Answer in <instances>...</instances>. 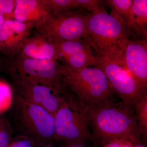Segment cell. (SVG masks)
I'll list each match as a JSON object with an SVG mask.
<instances>
[{"label": "cell", "instance_id": "obj_13", "mask_svg": "<svg viewBox=\"0 0 147 147\" xmlns=\"http://www.w3.org/2000/svg\"><path fill=\"white\" fill-rule=\"evenodd\" d=\"M18 56L23 58L60 61L59 50L55 42L46 35L38 32L27 38Z\"/></svg>", "mask_w": 147, "mask_h": 147}, {"label": "cell", "instance_id": "obj_25", "mask_svg": "<svg viewBox=\"0 0 147 147\" xmlns=\"http://www.w3.org/2000/svg\"><path fill=\"white\" fill-rule=\"evenodd\" d=\"M118 147H133V144L129 141L121 139Z\"/></svg>", "mask_w": 147, "mask_h": 147}, {"label": "cell", "instance_id": "obj_10", "mask_svg": "<svg viewBox=\"0 0 147 147\" xmlns=\"http://www.w3.org/2000/svg\"><path fill=\"white\" fill-rule=\"evenodd\" d=\"M63 65L73 69L95 66L97 59L89 43L84 38L54 41Z\"/></svg>", "mask_w": 147, "mask_h": 147}, {"label": "cell", "instance_id": "obj_27", "mask_svg": "<svg viewBox=\"0 0 147 147\" xmlns=\"http://www.w3.org/2000/svg\"><path fill=\"white\" fill-rule=\"evenodd\" d=\"M133 147H147L145 146V145L141 144V143H137V144H133Z\"/></svg>", "mask_w": 147, "mask_h": 147}, {"label": "cell", "instance_id": "obj_20", "mask_svg": "<svg viewBox=\"0 0 147 147\" xmlns=\"http://www.w3.org/2000/svg\"><path fill=\"white\" fill-rule=\"evenodd\" d=\"M99 2L96 0H76L77 8L89 11L92 15L103 11L99 6Z\"/></svg>", "mask_w": 147, "mask_h": 147}, {"label": "cell", "instance_id": "obj_19", "mask_svg": "<svg viewBox=\"0 0 147 147\" xmlns=\"http://www.w3.org/2000/svg\"><path fill=\"white\" fill-rule=\"evenodd\" d=\"M13 100L10 87L5 82L0 80V114L10 109Z\"/></svg>", "mask_w": 147, "mask_h": 147}, {"label": "cell", "instance_id": "obj_28", "mask_svg": "<svg viewBox=\"0 0 147 147\" xmlns=\"http://www.w3.org/2000/svg\"><path fill=\"white\" fill-rule=\"evenodd\" d=\"M53 142L52 143H48L47 144L44 145V146H42L40 147H55L54 146L53 144Z\"/></svg>", "mask_w": 147, "mask_h": 147}, {"label": "cell", "instance_id": "obj_26", "mask_svg": "<svg viewBox=\"0 0 147 147\" xmlns=\"http://www.w3.org/2000/svg\"><path fill=\"white\" fill-rule=\"evenodd\" d=\"M5 21V18L3 16L0 15V29L2 27Z\"/></svg>", "mask_w": 147, "mask_h": 147}, {"label": "cell", "instance_id": "obj_5", "mask_svg": "<svg viewBox=\"0 0 147 147\" xmlns=\"http://www.w3.org/2000/svg\"><path fill=\"white\" fill-rule=\"evenodd\" d=\"M54 141L65 145L87 144L93 141L90 130L88 106L66 90L63 100L55 113Z\"/></svg>", "mask_w": 147, "mask_h": 147}, {"label": "cell", "instance_id": "obj_7", "mask_svg": "<svg viewBox=\"0 0 147 147\" xmlns=\"http://www.w3.org/2000/svg\"><path fill=\"white\" fill-rule=\"evenodd\" d=\"M95 66L105 74L110 87L125 105H134L145 94L146 89L140 85L122 64L105 58L96 57Z\"/></svg>", "mask_w": 147, "mask_h": 147}, {"label": "cell", "instance_id": "obj_3", "mask_svg": "<svg viewBox=\"0 0 147 147\" xmlns=\"http://www.w3.org/2000/svg\"><path fill=\"white\" fill-rule=\"evenodd\" d=\"M11 127L12 134L23 136L40 147L54 141L55 117L44 108L25 100L17 94L13 97Z\"/></svg>", "mask_w": 147, "mask_h": 147}, {"label": "cell", "instance_id": "obj_15", "mask_svg": "<svg viewBox=\"0 0 147 147\" xmlns=\"http://www.w3.org/2000/svg\"><path fill=\"white\" fill-rule=\"evenodd\" d=\"M129 29V32L134 30L138 35L147 39V0H133Z\"/></svg>", "mask_w": 147, "mask_h": 147}, {"label": "cell", "instance_id": "obj_18", "mask_svg": "<svg viewBox=\"0 0 147 147\" xmlns=\"http://www.w3.org/2000/svg\"><path fill=\"white\" fill-rule=\"evenodd\" d=\"M134 112L141 136L146 140L147 137V94L135 104Z\"/></svg>", "mask_w": 147, "mask_h": 147}, {"label": "cell", "instance_id": "obj_16", "mask_svg": "<svg viewBox=\"0 0 147 147\" xmlns=\"http://www.w3.org/2000/svg\"><path fill=\"white\" fill-rule=\"evenodd\" d=\"M133 1V0H108L106 1L111 8L110 14L121 21L126 26L129 31L131 7Z\"/></svg>", "mask_w": 147, "mask_h": 147}, {"label": "cell", "instance_id": "obj_2", "mask_svg": "<svg viewBox=\"0 0 147 147\" xmlns=\"http://www.w3.org/2000/svg\"><path fill=\"white\" fill-rule=\"evenodd\" d=\"M129 33L121 21L103 11L94 15L89 14L84 38L96 57L106 58L124 65V53L130 40Z\"/></svg>", "mask_w": 147, "mask_h": 147}, {"label": "cell", "instance_id": "obj_9", "mask_svg": "<svg viewBox=\"0 0 147 147\" xmlns=\"http://www.w3.org/2000/svg\"><path fill=\"white\" fill-rule=\"evenodd\" d=\"M18 94L28 102L38 105L55 115L63 100L65 90L61 92L50 87L25 82H14Z\"/></svg>", "mask_w": 147, "mask_h": 147}, {"label": "cell", "instance_id": "obj_11", "mask_svg": "<svg viewBox=\"0 0 147 147\" xmlns=\"http://www.w3.org/2000/svg\"><path fill=\"white\" fill-rule=\"evenodd\" d=\"M33 28L32 23L5 19L0 29V51L12 59L18 56Z\"/></svg>", "mask_w": 147, "mask_h": 147}, {"label": "cell", "instance_id": "obj_4", "mask_svg": "<svg viewBox=\"0 0 147 147\" xmlns=\"http://www.w3.org/2000/svg\"><path fill=\"white\" fill-rule=\"evenodd\" d=\"M63 67L62 81L65 89L82 103L92 106L112 101L113 90L100 68Z\"/></svg>", "mask_w": 147, "mask_h": 147}, {"label": "cell", "instance_id": "obj_8", "mask_svg": "<svg viewBox=\"0 0 147 147\" xmlns=\"http://www.w3.org/2000/svg\"><path fill=\"white\" fill-rule=\"evenodd\" d=\"M84 9L51 15L36 28L37 32L47 35L52 41L84 38L86 33L89 13Z\"/></svg>", "mask_w": 147, "mask_h": 147}, {"label": "cell", "instance_id": "obj_21", "mask_svg": "<svg viewBox=\"0 0 147 147\" xmlns=\"http://www.w3.org/2000/svg\"><path fill=\"white\" fill-rule=\"evenodd\" d=\"M16 0H0V15L5 19L13 18Z\"/></svg>", "mask_w": 147, "mask_h": 147}, {"label": "cell", "instance_id": "obj_24", "mask_svg": "<svg viewBox=\"0 0 147 147\" xmlns=\"http://www.w3.org/2000/svg\"><path fill=\"white\" fill-rule=\"evenodd\" d=\"M62 147H95L93 146H89L87 144L83 143H73V144H68L65 145Z\"/></svg>", "mask_w": 147, "mask_h": 147}, {"label": "cell", "instance_id": "obj_17", "mask_svg": "<svg viewBox=\"0 0 147 147\" xmlns=\"http://www.w3.org/2000/svg\"><path fill=\"white\" fill-rule=\"evenodd\" d=\"M49 14L55 15L77 9L76 0H40Z\"/></svg>", "mask_w": 147, "mask_h": 147}, {"label": "cell", "instance_id": "obj_22", "mask_svg": "<svg viewBox=\"0 0 147 147\" xmlns=\"http://www.w3.org/2000/svg\"><path fill=\"white\" fill-rule=\"evenodd\" d=\"M8 147H36V145L30 138L18 136L12 138Z\"/></svg>", "mask_w": 147, "mask_h": 147}, {"label": "cell", "instance_id": "obj_23", "mask_svg": "<svg viewBox=\"0 0 147 147\" xmlns=\"http://www.w3.org/2000/svg\"><path fill=\"white\" fill-rule=\"evenodd\" d=\"M121 139L113 140L103 145V147H118Z\"/></svg>", "mask_w": 147, "mask_h": 147}, {"label": "cell", "instance_id": "obj_12", "mask_svg": "<svg viewBox=\"0 0 147 147\" xmlns=\"http://www.w3.org/2000/svg\"><path fill=\"white\" fill-rule=\"evenodd\" d=\"M125 67L143 88L147 86L146 40H130L123 56Z\"/></svg>", "mask_w": 147, "mask_h": 147}, {"label": "cell", "instance_id": "obj_6", "mask_svg": "<svg viewBox=\"0 0 147 147\" xmlns=\"http://www.w3.org/2000/svg\"><path fill=\"white\" fill-rule=\"evenodd\" d=\"M63 68L57 61L17 56L12 59L7 70L13 82L39 84L63 92L65 90L62 81Z\"/></svg>", "mask_w": 147, "mask_h": 147}, {"label": "cell", "instance_id": "obj_14", "mask_svg": "<svg viewBox=\"0 0 147 147\" xmlns=\"http://www.w3.org/2000/svg\"><path fill=\"white\" fill-rule=\"evenodd\" d=\"M50 15L40 0H16L13 18L16 21L32 23L36 28L43 24Z\"/></svg>", "mask_w": 147, "mask_h": 147}, {"label": "cell", "instance_id": "obj_1", "mask_svg": "<svg viewBox=\"0 0 147 147\" xmlns=\"http://www.w3.org/2000/svg\"><path fill=\"white\" fill-rule=\"evenodd\" d=\"M88 108L93 139L97 144L117 139L127 140L133 144L140 142L142 136L134 107L111 101Z\"/></svg>", "mask_w": 147, "mask_h": 147}]
</instances>
